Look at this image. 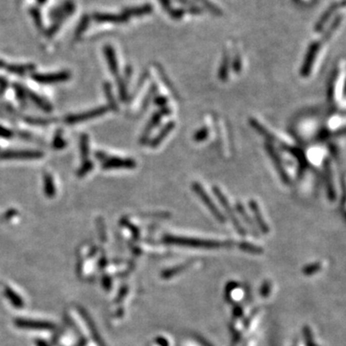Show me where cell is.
<instances>
[{"label":"cell","instance_id":"cell-20","mask_svg":"<svg viewBox=\"0 0 346 346\" xmlns=\"http://www.w3.org/2000/svg\"><path fill=\"white\" fill-rule=\"evenodd\" d=\"M318 47H319L318 44H314V45H312V47L310 48L309 51H308L307 57H306L305 63H304V66H303V69H302V73H303L304 75L307 74L308 72H309V70H310V67L312 66L313 60H314V58H315L316 54H317Z\"/></svg>","mask_w":346,"mask_h":346},{"label":"cell","instance_id":"cell-1","mask_svg":"<svg viewBox=\"0 0 346 346\" xmlns=\"http://www.w3.org/2000/svg\"><path fill=\"white\" fill-rule=\"evenodd\" d=\"M163 240L167 243L184 245L189 247H198V248H220L225 245L224 242L215 241V240H197V239H190V238H182V237H175V236H165Z\"/></svg>","mask_w":346,"mask_h":346},{"label":"cell","instance_id":"cell-7","mask_svg":"<svg viewBox=\"0 0 346 346\" xmlns=\"http://www.w3.org/2000/svg\"><path fill=\"white\" fill-rule=\"evenodd\" d=\"M265 148L267 150V152L269 154L270 159L272 160V162L274 163L275 167H276V170L278 171L279 175L281 177V179L284 181V182H288V176L284 166H283V163L281 162V159L278 156V154L276 153L274 147L272 146V144L270 143H266L265 144Z\"/></svg>","mask_w":346,"mask_h":346},{"label":"cell","instance_id":"cell-27","mask_svg":"<svg viewBox=\"0 0 346 346\" xmlns=\"http://www.w3.org/2000/svg\"><path fill=\"white\" fill-rule=\"evenodd\" d=\"M233 69L236 73H240V69H241V59L239 54H236V56L233 60V64H232Z\"/></svg>","mask_w":346,"mask_h":346},{"label":"cell","instance_id":"cell-3","mask_svg":"<svg viewBox=\"0 0 346 346\" xmlns=\"http://www.w3.org/2000/svg\"><path fill=\"white\" fill-rule=\"evenodd\" d=\"M212 192H213V194L215 195V197L218 198V200L221 203L223 210L226 211L227 215L229 217L234 227L237 229L238 233L241 235V236H244L246 235V232L244 230V228L242 227V225L240 224V221L238 220V218L236 217V213L235 211L233 210V208L231 207L230 204H229V201L228 199L226 198V196L223 194V192H221V189L219 187H212Z\"/></svg>","mask_w":346,"mask_h":346},{"label":"cell","instance_id":"cell-11","mask_svg":"<svg viewBox=\"0 0 346 346\" xmlns=\"http://www.w3.org/2000/svg\"><path fill=\"white\" fill-rule=\"evenodd\" d=\"M152 11H153V7L151 4H144L139 7L125 10L123 15L129 19L130 17H142L144 15H148L152 13Z\"/></svg>","mask_w":346,"mask_h":346},{"label":"cell","instance_id":"cell-31","mask_svg":"<svg viewBox=\"0 0 346 346\" xmlns=\"http://www.w3.org/2000/svg\"><path fill=\"white\" fill-rule=\"evenodd\" d=\"M176 1H178L180 4H182L184 6H187V7H189V8H191L192 6H194L193 2L190 1V0H176Z\"/></svg>","mask_w":346,"mask_h":346},{"label":"cell","instance_id":"cell-24","mask_svg":"<svg viewBox=\"0 0 346 346\" xmlns=\"http://www.w3.org/2000/svg\"><path fill=\"white\" fill-rule=\"evenodd\" d=\"M209 134H210L209 129L207 127H202L193 135V141H195L197 143L204 142L209 137Z\"/></svg>","mask_w":346,"mask_h":346},{"label":"cell","instance_id":"cell-23","mask_svg":"<svg viewBox=\"0 0 346 346\" xmlns=\"http://www.w3.org/2000/svg\"><path fill=\"white\" fill-rule=\"evenodd\" d=\"M197 1L200 2L206 9L209 10L211 14H213V15H215L218 17L222 16V11L217 5L211 3V1H209V0H197Z\"/></svg>","mask_w":346,"mask_h":346},{"label":"cell","instance_id":"cell-30","mask_svg":"<svg viewBox=\"0 0 346 346\" xmlns=\"http://www.w3.org/2000/svg\"><path fill=\"white\" fill-rule=\"evenodd\" d=\"M159 2L161 3V5L163 6V9L167 12H169L170 10L172 9L171 8V3H170V0H159Z\"/></svg>","mask_w":346,"mask_h":346},{"label":"cell","instance_id":"cell-17","mask_svg":"<svg viewBox=\"0 0 346 346\" xmlns=\"http://www.w3.org/2000/svg\"><path fill=\"white\" fill-rule=\"evenodd\" d=\"M249 123L260 135H262L269 143H274L276 142V139L273 135L271 133H269V131H268L263 125L260 123L259 121L255 118H249Z\"/></svg>","mask_w":346,"mask_h":346},{"label":"cell","instance_id":"cell-18","mask_svg":"<svg viewBox=\"0 0 346 346\" xmlns=\"http://www.w3.org/2000/svg\"><path fill=\"white\" fill-rule=\"evenodd\" d=\"M338 6L339 5L337 3H334L323 13L321 18L317 21V26H316V30H317V32H319L321 28L325 25V23L328 21V19H330V17L336 12V10L338 8Z\"/></svg>","mask_w":346,"mask_h":346},{"label":"cell","instance_id":"cell-8","mask_svg":"<svg viewBox=\"0 0 346 346\" xmlns=\"http://www.w3.org/2000/svg\"><path fill=\"white\" fill-rule=\"evenodd\" d=\"M249 208L251 211H252V213H253L254 220L256 221L258 227L262 231V233L263 234H268L269 232V226H268V224L266 223V221H265L264 218H263V214H262L261 210H260L258 203L255 201L254 199H251L249 201Z\"/></svg>","mask_w":346,"mask_h":346},{"label":"cell","instance_id":"cell-19","mask_svg":"<svg viewBox=\"0 0 346 346\" xmlns=\"http://www.w3.org/2000/svg\"><path fill=\"white\" fill-rule=\"evenodd\" d=\"M17 325L21 328L26 329H50L52 328L51 324H48L46 322H39V321H30V320H19Z\"/></svg>","mask_w":346,"mask_h":346},{"label":"cell","instance_id":"cell-21","mask_svg":"<svg viewBox=\"0 0 346 346\" xmlns=\"http://www.w3.org/2000/svg\"><path fill=\"white\" fill-rule=\"evenodd\" d=\"M236 210L240 213L241 219L244 221V222H246V224L248 225V227H249L250 229L253 231V233L257 236V232H256V228H255V226H254V223H253L252 220L250 219V217L248 215V213H247L246 210L244 209V206H243L240 202H237V203H236Z\"/></svg>","mask_w":346,"mask_h":346},{"label":"cell","instance_id":"cell-32","mask_svg":"<svg viewBox=\"0 0 346 346\" xmlns=\"http://www.w3.org/2000/svg\"><path fill=\"white\" fill-rule=\"evenodd\" d=\"M198 341L199 342H201L202 344L204 346H211L209 342H207V341H205L202 337H198Z\"/></svg>","mask_w":346,"mask_h":346},{"label":"cell","instance_id":"cell-13","mask_svg":"<svg viewBox=\"0 0 346 346\" xmlns=\"http://www.w3.org/2000/svg\"><path fill=\"white\" fill-rule=\"evenodd\" d=\"M155 67L157 68L158 74H159V76L161 78V80L163 81L164 86L166 87V89L171 93L173 97L176 98V99H177V98H180V97H179V95H178V92L176 91V89L173 86L172 82H171V80L169 79V77H167V75H166V73H165L163 67H162L161 65H159V64H155Z\"/></svg>","mask_w":346,"mask_h":346},{"label":"cell","instance_id":"cell-25","mask_svg":"<svg viewBox=\"0 0 346 346\" xmlns=\"http://www.w3.org/2000/svg\"><path fill=\"white\" fill-rule=\"evenodd\" d=\"M240 248L243 251L250 252V253H261V252H263L262 248H260L257 245H253L251 243H248V242H241L240 244Z\"/></svg>","mask_w":346,"mask_h":346},{"label":"cell","instance_id":"cell-6","mask_svg":"<svg viewBox=\"0 0 346 346\" xmlns=\"http://www.w3.org/2000/svg\"><path fill=\"white\" fill-rule=\"evenodd\" d=\"M109 111V107L106 106H102V107H98L94 110H90L85 113L79 114V115H74V116H70L67 118V122L70 124H74L76 122H81L84 120H89L92 118H96L98 116L104 115L107 112Z\"/></svg>","mask_w":346,"mask_h":346},{"label":"cell","instance_id":"cell-2","mask_svg":"<svg viewBox=\"0 0 346 346\" xmlns=\"http://www.w3.org/2000/svg\"><path fill=\"white\" fill-rule=\"evenodd\" d=\"M192 189L194 193L197 195V197L207 207V209H209V211H211V214L220 222H224L225 221L224 215L220 211V209L217 207V205L213 203L212 199L210 197V195L204 190L201 184L197 182L192 183Z\"/></svg>","mask_w":346,"mask_h":346},{"label":"cell","instance_id":"cell-15","mask_svg":"<svg viewBox=\"0 0 346 346\" xmlns=\"http://www.w3.org/2000/svg\"><path fill=\"white\" fill-rule=\"evenodd\" d=\"M95 19L99 22H112V23H123L128 20L124 15H112V14H96Z\"/></svg>","mask_w":346,"mask_h":346},{"label":"cell","instance_id":"cell-28","mask_svg":"<svg viewBox=\"0 0 346 346\" xmlns=\"http://www.w3.org/2000/svg\"><path fill=\"white\" fill-rule=\"evenodd\" d=\"M185 9H171L168 12V14L172 19H180L185 15Z\"/></svg>","mask_w":346,"mask_h":346},{"label":"cell","instance_id":"cell-29","mask_svg":"<svg viewBox=\"0 0 346 346\" xmlns=\"http://www.w3.org/2000/svg\"><path fill=\"white\" fill-rule=\"evenodd\" d=\"M154 101H155V104L157 106H160V107H165L166 104H167V98L165 96H157L154 98Z\"/></svg>","mask_w":346,"mask_h":346},{"label":"cell","instance_id":"cell-5","mask_svg":"<svg viewBox=\"0 0 346 346\" xmlns=\"http://www.w3.org/2000/svg\"><path fill=\"white\" fill-rule=\"evenodd\" d=\"M137 165L136 161L129 158H117V157H106L102 167L104 169L112 168H134Z\"/></svg>","mask_w":346,"mask_h":346},{"label":"cell","instance_id":"cell-12","mask_svg":"<svg viewBox=\"0 0 346 346\" xmlns=\"http://www.w3.org/2000/svg\"><path fill=\"white\" fill-rule=\"evenodd\" d=\"M38 82L44 84H50V83H57L65 81L68 78V74L66 72L61 73H52V74H45V75H37L34 77Z\"/></svg>","mask_w":346,"mask_h":346},{"label":"cell","instance_id":"cell-4","mask_svg":"<svg viewBox=\"0 0 346 346\" xmlns=\"http://www.w3.org/2000/svg\"><path fill=\"white\" fill-rule=\"evenodd\" d=\"M170 113H171V111H170V109L167 106L163 107L160 111H157L156 113H154L152 116L150 117L148 123L146 124L145 128H144V132H143V134L141 136L140 143L142 144H145L148 141L149 136L152 133V131L161 122L163 115H169Z\"/></svg>","mask_w":346,"mask_h":346},{"label":"cell","instance_id":"cell-26","mask_svg":"<svg viewBox=\"0 0 346 346\" xmlns=\"http://www.w3.org/2000/svg\"><path fill=\"white\" fill-rule=\"evenodd\" d=\"M117 83H118V91H119V96L120 99L122 101H125L126 97H127V90H126V83L124 82L123 79L118 78L117 79Z\"/></svg>","mask_w":346,"mask_h":346},{"label":"cell","instance_id":"cell-14","mask_svg":"<svg viewBox=\"0 0 346 346\" xmlns=\"http://www.w3.org/2000/svg\"><path fill=\"white\" fill-rule=\"evenodd\" d=\"M104 53H105L106 59L108 61L112 73L114 75H118V65H117V60H116L114 48L110 46H106L104 48Z\"/></svg>","mask_w":346,"mask_h":346},{"label":"cell","instance_id":"cell-10","mask_svg":"<svg viewBox=\"0 0 346 346\" xmlns=\"http://www.w3.org/2000/svg\"><path fill=\"white\" fill-rule=\"evenodd\" d=\"M40 156L41 153L36 151H10L1 155L5 159H36Z\"/></svg>","mask_w":346,"mask_h":346},{"label":"cell","instance_id":"cell-16","mask_svg":"<svg viewBox=\"0 0 346 346\" xmlns=\"http://www.w3.org/2000/svg\"><path fill=\"white\" fill-rule=\"evenodd\" d=\"M229 67H230V56H229L228 52L225 51L223 54V57H222L220 70H219V78L222 82H225L228 79Z\"/></svg>","mask_w":346,"mask_h":346},{"label":"cell","instance_id":"cell-22","mask_svg":"<svg viewBox=\"0 0 346 346\" xmlns=\"http://www.w3.org/2000/svg\"><path fill=\"white\" fill-rule=\"evenodd\" d=\"M157 92H158V87H157L156 84H152L151 87H150V89H149V91H148V93L146 94V96L144 97V102H143V105H142L143 111L147 110V107L149 106L150 102L154 100Z\"/></svg>","mask_w":346,"mask_h":346},{"label":"cell","instance_id":"cell-9","mask_svg":"<svg viewBox=\"0 0 346 346\" xmlns=\"http://www.w3.org/2000/svg\"><path fill=\"white\" fill-rule=\"evenodd\" d=\"M175 128V122L174 121H169L166 124L163 125V128L161 129V131L157 134V136L153 138L150 142H149V145L151 148H156L158 147L160 144L163 143V140L171 133L173 129Z\"/></svg>","mask_w":346,"mask_h":346}]
</instances>
